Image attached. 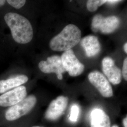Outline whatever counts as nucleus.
<instances>
[{"label": "nucleus", "instance_id": "f257e3e1", "mask_svg": "<svg viewBox=\"0 0 127 127\" xmlns=\"http://www.w3.org/2000/svg\"><path fill=\"white\" fill-rule=\"evenodd\" d=\"M4 20L16 42L26 44L32 41L33 35L32 27L25 17L16 13L9 12L5 14Z\"/></svg>", "mask_w": 127, "mask_h": 127}, {"label": "nucleus", "instance_id": "f03ea898", "mask_svg": "<svg viewBox=\"0 0 127 127\" xmlns=\"http://www.w3.org/2000/svg\"><path fill=\"white\" fill-rule=\"evenodd\" d=\"M81 34L80 29L76 26L68 25L51 40L50 47L56 51H65L72 49L80 42Z\"/></svg>", "mask_w": 127, "mask_h": 127}, {"label": "nucleus", "instance_id": "7ed1b4c3", "mask_svg": "<svg viewBox=\"0 0 127 127\" xmlns=\"http://www.w3.org/2000/svg\"><path fill=\"white\" fill-rule=\"evenodd\" d=\"M37 102L35 95L26 96L18 104L10 107L5 113V118L9 121H13L29 113Z\"/></svg>", "mask_w": 127, "mask_h": 127}, {"label": "nucleus", "instance_id": "20e7f679", "mask_svg": "<svg viewBox=\"0 0 127 127\" xmlns=\"http://www.w3.org/2000/svg\"><path fill=\"white\" fill-rule=\"evenodd\" d=\"M119 25L120 20L116 16L104 18L102 15L97 14L92 19L91 30L95 32L100 31L103 34H109L115 31Z\"/></svg>", "mask_w": 127, "mask_h": 127}, {"label": "nucleus", "instance_id": "39448f33", "mask_svg": "<svg viewBox=\"0 0 127 127\" xmlns=\"http://www.w3.org/2000/svg\"><path fill=\"white\" fill-rule=\"evenodd\" d=\"M65 71L73 77L81 75L84 70V65L77 59L72 49L64 51L61 57Z\"/></svg>", "mask_w": 127, "mask_h": 127}, {"label": "nucleus", "instance_id": "423d86ee", "mask_svg": "<svg viewBox=\"0 0 127 127\" xmlns=\"http://www.w3.org/2000/svg\"><path fill=\"white\" fill-rule=\"evenodd\" d=\"M88 79L103 96L110 97L113 95L112 87L108 80L102 73L97 71H93L89 74Z\"/></svg>", "mask_w": 127, "mask_h": 127}, {"label": "nucleus", "instance_id": "0eeeda50", "mask_svg": "<svg viewBox=\"0 0 127 127\" xmlns=\"http://www.w3.org/2000/svg\"><path fill=\"white\" fill-rule=\"evenodd\" d=\"M38 66L43 73H56L58 78L60 80L63 79L62 73L65 72L61 57L57 55L48 57L46 61H41Z\"/></svg>", "mask_w": 127, "mask_h": 127}, {"label": "nucleus", "instance_id": "6e6552de", "mask_svg": "<svg viewBox=\"0 0 127 127\" xmlns=\"http://www.w3.org/2000/svg\"><path fill=\"white\" fill-rule=\"evenodd\" d=\"M27 95L26 87L20 86L0 95V106L9 107L17 104Z\"/></svg>", "mask_w": 127, "mask_h": 127}, {"label": "nucleus", "instance_id": "1a4fd4ad", "mask_svg": "<svg viewBox=\"0 0 127 127\" xmlns=\"http://www.w3.org/2000/svg\"><path fill=\"white\" fill-rule=\"evenodd\" d=\"M68 102V97L63 95L59 96L53 100L46 111V119L52 121L59 119L64 113L67 107Z\"/></svg>", "mask_w": 127, "mask_h": 127}, {"label": "nucleus", "instance_id": "9d476101", "mask_svg": "<svg viewBox=\"0 0 127 127\" xmlns=\"http://www.w3.org/2000/svg\"><path fill=\"white\" fill-rule=\"evenodd\" d=\"M102 70L109 82L114 85L119 84L122 81V71L115 64L112 59L105 57L102 60Z\"/></svg>", "mask_w": 127, "mask_h": 127}, {"label": "nucleus", "instance_id": "9b49d317", "mask_svg": "<svg viewBox=\"0 0 127 127\" xmlns=\"http://www.w3.org/2000/svg\"><path fill=\"white\" fill-rule=\"evenodd\" d=\"M81 45L84 49L88 57H92L98 54L101 50V46L98 38L93 35H89L82 39Z\"/></svg>", "mask_w": 127, "mask_h": 127}, {"label": "nucleus", "instance_id": "f8f14e48", "mask_svg": "<svg viewBox=\"0 0 127 127\" xmlns=\"http://www.w3.org/2000/svg\"><path fill=\"white\" fill-rule=\"evenodd\" d=\"M28 80L27 76L20 74L10 77L5 80L0 81V94L4 93L9 90L16 88L26 83Z\"/></svg>", "mask_w": 127, "mask_h": 127}, {"label": "nucleus", "instance_id": "ddd939ff", "mask_svg": "<svg viewBox=\"0 0 127 127\" xmlns=\"http://www.w3.org/2000/svg\"><path fill=\"white\" fill-rule=\"evenodd\" d=\"M91 127H111L108 115L102 109H94L91 114Z\"/></svg>", "mask_w": 127, "mask_h": 127}, {"label": "nucleus", "instance_id": "4468645a", "mask_svg": "<svg viewBox=\"0 0 127 127\" xmlns=\"http://www.w3.org/2000/svg\"><path fill=\"white\" fill-rule=\"evenodd\" d=\"M106 2L107 0H89L87 2V8L89 11L94 12L99 7Z\"/></svg>", "mask_w": 127, "mask_h": 127}, {"label": "nucleus", "instance_id": "2eb2a0df", "mask_svg": "<svg viewBox=\"0 0 127 127\" xmlns=\"http://www.w3.org/2000/svg\"><path fill=\"white\" fill-rule=\"evenodd\" d=\"M79 114V107L76 105H73L71 109L69 119L72 122H76Z\"/></svg>", "mask_w": 127, "mask_h": 127}, {"label": "nucleus", "instance_id": "dca6fc26", "mask_svg": "<svg viewBox=\"0 0 127 127\" xmlns=\"http://www.w3.org/2000/svg\"><path fill=\"white\" fill-rule=\"evenodd\" d=\"M7 2L12 6L14 8L19 9L21 8L25 4L26 0H8Z\"/></svg>", "mask_w": 127, "mask_h": 127}, {"label": "nucleus", "instance_id": "f3484780", "mask_svg": "<svg viewBox=\"0 0 127 127\" xmlns=\"http://www.w3.org/2000/svg\"><path fill=\"white\" fill-rule=\"evenodd\" d=\"M123 76L124 79L127 81V58H125L123 62Z\"/></svg>", "mask_w": 127, "mask_h": 127}, {"label": "nucleus", "instance_id": "a211bd4d", "mask_svg": "<svg viewBox=\"0 0 127 127\" xmlns=\"http://www.w3.org/2000/svg\"><path fill=\"white\" fill-rule=\"evenodd\" d=\"M121 1V0H107V2L111 3H118L119 2Z\"/></svg>", "mask_w": 127, "mask_h": 127}, {"label": "nucleus", "instance_id": "6ab92c4d", "mask_svg": "<svg viewBox=\"0 0 127 127\" xmlns=\"http://www.w3.org/2000/svg\"><path fill=\"white\" fill-rule=\"evenodd\" d=\"M127 116L123 119V124L124 125V127H127Z\"/></svg>", "mask_w": 127, "mask_h": 127}, {"label": "nucleus", "instance_id": "aec40b11", "mask_svg": "<svg viewBox=\"0 0 127 127\" xmlns=\"http://www.w3.org/2000/svg\"><path fill=\"white\" fill-rule=\"evenodd\" d=\"M6 1L4 0H0V7L3 6L5 4Z\"/></svg>", "mask_w": 127, "mask_h": 127}, {"label": "nucleus", "instance_id": "412c9836", "mask_svg": "<svg viewBox=\"0 0 127 127\" xmlns=\"http://www.w3.org/2000/svg\"><path fill=\"white\" fill-rule=\"evenodd\" d=\"M124 50L126 53H127V43L126 42L124 45Z\"/></svg>", "mask_w": 127, "mask_h": 127}, {"label": "nucleus", "instance_id": "4be33fe9", "mask_svg": "<svg viewBox=\"0 0 127 127\" xmlns=\"http://www.w3.org/2000/svg\"><path fill=\"white\" fill-rule=\"evenodd\" d=\"M32 127H41V126H32Z\"/></svg>", "mask_w": 127, "mask_h": 127}, {"label": "nucleus", "instance_id": "5701e85b", "mask_svg": "<svg viewBox=\"0 0 127 127\" xmlns=\"http://www.w3.org/2000/svg\"><path fill=\"white\" fill-rule=\"evenodd\" d=\"M112 127H119L117 125H114V126H113Z\"/></svg>", "mask_w": 127, "mask_h": 127}]
</instances>
